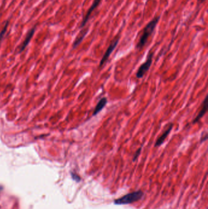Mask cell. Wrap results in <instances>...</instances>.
Wrapping results in <instances>:
<instances>
[{"label":"cell","mask_w":208,"mask_h":209,"mask_svg":"<svg viewBox=\"0 0 208 209\" xmlns=\"http://www.w3.org/2000/svg\"><path fill=\"white\" fill-rule=\"evenodd\" d=\"M141 151H142V148L140 147V148H139L138 151L136 152V153L134 154V156L133 157V162H134V161H136L137 160V158H138V157L140 155V153Z\"/></svg>","instance_id":"12"},{"label":"cell","mask_w":208,"mask_h":209,"mask_svg":"<svg viewBox=\"0 0 208 209\" xmlns=\"http://www.w3.org/2000/svg\"><path fill=\"white\" fill-rule=\"evenodd\" d=\"M118 42H119V38H117V39H115L111 42V44H110V46H109V47L107 49V50L106 51V52H105L103 58H102V59L100 61V67H101L104 64V63L107 61V60L108 59V58H109L111 54L113 52V51L116 48V47L117 46Z\"/></svg>","instance_id":"4"},{"label":"cell","mask_w":208,"mask_h":209,"mask_svg":"<svg viewBox=\"0 0 208 209\" xmlns=\"http://www.w3.org/2000/svg\"><path fill=\"white\" fill-rule=\"evenodd\" d=\"M8 24H9V22H7L6 23V25H5V26H4V28L2 29L1 32L0 33V39H1L3 38V35H4V34L6 33V31H7L8 26Z\"/></svg>","instance_id":"11"},{"label":"cell","mask_w":208,"mask_h":209,"mask_svg":"<svg viewBox=\"0 0 208 209\" xmlns=\"http://www.w3.org/2000/svg\"><path fill=\"white\" fill-rule=\"evenodd\" d=\"M153 52L150 53L146 62H144L143 64H142L140 66L139 69L137 72V73H136L137 78H142L144 76V75L147 73V72L150 69L151 64H152V61H153Z\"/></svg>","instance_id":"3"},{"label":"cell","mask_w":208,"mask_h":209,"mask_svg":"<svg viewBox=\"0 0 208 209\" xmlns=\"http://www.w3.org/2000/svg\"><path fill=\"white\" fill-rule=\"evenodd\" d=\"M101 0H94L93 1L91 7L89 8V9L88 10L87 12L86 13L85 17L84 18L82 22H81V26H80L81 28H82L84 26H85V25L86 24V23L88 22V20H89V18H90V17H91V15L93 11L98 6V5L101 3Z\"/></svg>","instance_id":"5"},{"label":"cell","mask_w":208,"mask_h":209,"mask_svg":"<svg viewBox=\"0 0 208 209\" xmlns=\"http://www.w3.org/2000/svg\"><path fill=\"white\" fill-rule=\"evenodd\" d=\"M207 101H208V96H206V97H205V100H204V102H203V106H202V108H201V109L200 113H198V115L196 116V117L194 119V121H193V122H192L193 124H195V123L198 122L201 119V118L202 117H203V116L205 115V113H206L207 110H208Z\"/></svg>","instance_id":"7"},{"label":"cell","mask_w":208,"mask_h":209,"mask_svg":"<svg viewBox=\"0 0 208 209\" xmlns=\"http://www.w3.org/2000/svg\"><path fill=\"white\" fill-rule=\"evenodd\" d=\"M35 30V28H33L32 29H31V30L29 31V32L28 33V35H27L26 37V38H25V40H24V42H23V44H22V46H21L20 52L23 51V50L25 49V48H26V47L28 45V44L29 43L30 40H31V39H32L33 35L34 34Z\"/></svg>","instance_id":"9"},{"label":"cell","mask_w":208,"mask_h":209,"mask_svg":"<svg viewBox=\"0 0 208 209\" xmlns=\"http://www.w3.org/2000/svg\"><path fill=\"white\" fill-rule=\"evenodd\" d=\"M173 127H174V124H170L168 128L162 133V135L158 139H157V141H156V142L154 144V147H159V146H161L162 145V144L164 143L165 139L167 138V137L169 136V135L171 132V131L173 128Z\"/></svg>","instance_id":"6"},{"label":"cell","mask_w":208,"mask_h":209,"mask_svg":"<svg viewBox=\"0 0 208 209\" xmlns=\"http://www.w3.org/2000/svg\"><path fill=\"white\" fill-rule=\"evenodd\" d=\"M159 19H160V16L156 17L154 18L151 22L146 25V26L143 29L142 35L139 39V42L138 43V44L136 46L137 48L140 49L146 44L149 37L154 32L157 24L159 21Z\"/></svg>","instance_id":"1"},{"label":"cell","mask_w":208,"mask_h":209,"mask_svg":"<svg viewBox=\"0 0 208 209\" xmlns=\"http://www.w3.org/2000/svg\"><path fill=\"white\" fill-rule=\"evenodd\" d=\"M198 1H201V3H203L205 0H198Z\"/></svg>","instance_id":"14"},{"label":"cell","mask_w":208,"mask_h":209,"mask_svg":"<svg viewBox=\"0 0 208 209\" xmlns=\"http://www.w3.org/2000/svg\"><path fill=\"white\" fill-rule=\"evenodd\" d=\"M143 196V193L141 191H134L127 194L123 197L118 198L114 201V203L117 205L129 204L136 202L140 200Z\"/></svg>","instance_id":"2"},{"label":"cell","mask_w":208,"mask_h":209,"mask_svg":"<svg viewBox=\"0 0 208 209\" xmlns=\"http://www.w3.org/2000/svg\"><path fill=\"white\" fill-rule=\"evenodd\" d=\"M88 31H89L88 29H83V30L81 31V33H80V34L77 37V38L76 39L74 43H73V48H76V46H78L80 44V43H81V42L82 41L83 39L85 37V36L87 35Z\"/></svg>","instance_id":"10"},{"label":"cell","mask_w":208,"mask_h":209,"mask_svg":"<svg viewBox=\"0 0 208 209\" xmlns=\"http://www.w3.org/2000/svg\"><path fill=\"white\" fill-rule=\"evenodd\" d=\"M71 174L72 178H73L75 181H77V182H80V181L81 178H80V176H78L77 174H74V173H71Z\"/></svg>","instance_id":"13"},{"label":"cell","mask_w":208,"mask_h":209,"mask_svg":"<svg viewBox=\"0 0 208 209\" xmlns=\"http://www.w3.org/2000/svg\"><path fill=\"white\" fill-rule=\"evenodd\" d=\"M107 103V100L106 97H103L101 99H100V100L98 102L96 107L95 108L94 111L93 113V116L97 115L98 113H99L106 106Z\"/></svg>","instance_id":"8"}]
</instances>
